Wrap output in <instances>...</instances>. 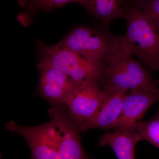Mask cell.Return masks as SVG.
Listing matches in <instances>:
<instances>
[{
    "label": "cell",
    "mask_w": 159,
    "mask_h": 159,
    "mask_svg": "<svg viewBox=\"0 0 159 159\" xmlns=\"http://www.w3.org/2000/svg\"><path fill=\"white\" fill-rule=\"evenodd\" d=\"M103 91L105 93V97L98 111L83 127L81 132L93 129H111L121 115L123 102L128 92Z\"/></svg>",
    "instance_id": "obj_10"
},
{
    "label": "cell",
    "mask_w": 159,
    "mask_h": 159,
    "mask_svg": "<svg viewBox=\"0 0 159 159\" xmlns=\"http://www.w3.org/2000/svg\"><path fill=\"white\" fill-rule=\"evenodd\" d=\"M136 131L142 140L147 141L159 149V113L149 121L138 122Z\"/></svg>",
    "instance_id": "obj_14"
},
{
    "label": "cell",
    "mask_w": 159,
    "mask_h": 159,
    "mask_svg": "<svg viewBox=\"0 0 159 159\" xmlns=\"http://www.w3.org/2000/svg\"><path fill=\"white\" fill-rule=\"evenodd\" d=\"M19 5L25 9L19 15V19L27 24L31 18L39 11L50 12L57 8L62 7L70 3H79V0H17Z\"/></svg>",
    "instance_id": "obj_13"
},
{
    "label": "cell",
    "mask_w": 159,
    "mask_h": 159,
    "mask_svg": "<svg viewBox=\"0 0 159 159\" xmlns=\"http://www.w3.org/2000/svg\"><path fill=\"white\" fill-rule=\"evenodd\" d=\"M5 128L25 139L31 150V159H61L59 152L46 137L42 125L24 126L11 121L6 124Z\"/></svg>",
    "instance_id": "obj_9"
},
{
    "label": "cell",
    "mask_w": 159,
    "mask_h": 159,
    "mask_svg": "<svg viewBox=\"0 0 159 159\" xmlns=\"http://www.w3.org/2000/svg\"><path fill=\"white\" fill-rule=\"evenodd\" d=\"M123 19L126 31L121 49L135 55L145 67L159 72V34L144 11L132 0L125 1Z\"/></svg>",
    "instance_id": "obj_1"
},
{
    "label": "cell",
    "mask_w": 159,
    "mask_h": 159,
    "mask_svg": "<svg viewBox=\"0 0 159 159\" xmlns=\"http://www.w3.org/2000/svg\"><path fill=\"white\" fill-rule=\"evenodd\" d=\"M38 64L61 71L77 82L93 80L102 84L106 67L88 60L57 43L47 45L41 40L36 42Z\"/></svg>",
    "instance_id": "obj_4"
},
{
    "label": "cell",
    "mask_w": 159,
    "mask_h": 159,
    "mask_svg": "<svg viewBox=\"0 0 159 159\" xmlns=\"http://www.w3.org/2000/svg\"><path fill=\"white\" fill-rule=\"evenodd\" d=\"M38 93L52 106L61 105L77 84L67 74L48 66L38 63Z\"/></svg>",
    "instance_id": "obj_8"
},
{
    "label": "cell",
    "mask_w": 159,
    "mask_h": 159,
    "mask_svg": "<svg viewBox=\"0 0 159 159\" xmlns=\"http://www.w3.org/2000/svg\"><path fill=\"white\" fill-rule=\"evenodd\" d=\"M105 95L99 84L91 80L78 82L69 94L63 105L80 131L97 114Z\"/></svg>",
    "instance_id": "obj_6"
},
{
    "label": "cell",
    "mask_w": 159,
    "mask_h": 159,
    "mask_svg": "<svg viewBox=\"0 0 159 159\" xmlns=\"http://www.w3.org/2000/svg\"><path fill=\"white\" fill-rule=\"evenodd\" d=\"M121 36H116L109 27L77 26L71 30L58 45L85 59L107 67L112 57L121 49Z\"/></svg>",
    "instance_id": "obj_2"
},
{
    "label": "cell",
    "mask_w": 159,
    "mask_h": 159,
    "mask_svg": "<svg viewBox=\"0 0 159 159\" xmlns=\"http://www.w3.org/2000/svg\"><path fill=\"white\" fill-rule=\"evenodd\" d=\"M159 102V90L130 91L124 99L122 113L111 128L113 131L135 130L138 122L153 104Z\"/></svg>",
    "instance_id": "obj_7"
},
{
    "label": "cell",
    "mask_w": 159,
    "mask_h": 159,
    "mask_svg": "<svg viewBox=\"0 0 159 159\" xmlns=\"http://www.w3.org/2000/svg\"><path fill=\"white\" fill-rule=\"evenodd\" d=\"M102 84L105 92L158 89L159 81L152 72L133 55L121 49L112 57L104 72Z\"/></svg>",
    "instance_id": "obj_3"
},
{
    "label": "cell",
    "mask_w": 159,
    "mask_h": 159,
    "mask_svg": "<svg viewBox=\"0 0 159 159\" xmlns=\"http://www.w3.org/2000/svg\"><path fill=\"white\" fill-rule=\"evenodd\" d=\"M51 120L42 124L46 137L61 159H91L81 143L78 125L63 104L51 107Z\"/></svg>",
    "instance_id": "obj_5"
},
{
    "label": "cell",
    "mask_w": 159,
    "mask_h": 159,
    "mask_svg": "<svg viewBox=\"0 0 159 159\" xmlns=\"http://www.w3.org/2000/svg\"><path fill=\"white\" fill-rule=\"evenodd\" d=\"M158 89L159 90V87H158ZM158 112L159 113V110H158Z\"/></svg>",
    "instance_id": "obj_16"
},
{
    "label": "cell",
    "mask_w": 159,
    "mask_h": 159,
    "mask_svg": "<svg viewBox=\"0 0 159 159\" xmlns=\"http://www.w3.org/2000/svg\"><path fill=\"white\" fill-rule=\"evenodd\" d=\"M154 28L156 30L157 32H158V33L159 34V22L155 26Z\"/></svg>",
    "instance_id": "obj_15"
},
{
    "label": "cell",
    "mask_w": 159,
    "mask_h": 159,
    "mask_svg": "<svg viewBox=\"0 0 159 159\" xmlns=\"http://www.w3.org/2000/svg\"><path fill=\"white\" fill-rule=\"evenodd\" d=\"M141 140L135 130H116L105 133L99 139V145L110 146L118 159H135L136 146Z\"/></svg>",
    "instance_id": "obj_11"
},
{
    "label": "cell",
    "mask_w": 159,
    "mask_h": 159,
    "mask_svg": "<svg viewBox=\"0 0 159 159\" xmlns=\"http://www.w3.org/2000/svg\"><path fill=\"white\" fill-rule=\"evenodd\" d=\"M125 2L123 0H79V4L102 25L109 27L114 20L123 19Z\"/></svg>",
    "instance_id": "obj_12"
}]
</instances>
